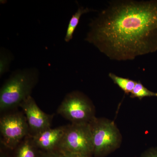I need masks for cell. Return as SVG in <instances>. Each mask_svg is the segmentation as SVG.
<instances>
[{
	"instance_id": "1",
	"label": "cell",
	"mask_w": 157,
	"mask_h": 157,
	"mask_svg": "<svg viewBox=\"0 0 157 157\" xmlns=\"http://www.w3.org/2000/svg\"><path fill=\"white\" fill-rule=\"evenodd\" d=\"M86 40L111 59L132 60L157 50V1H116L90 24Z\"/></svg>"
},
{
	"instance_id": "2",
	"label": "cell",
	"mask_w": 157,
	"mask_h": 157,
	"mask_svg": "<svg viewBox=\"0 0 157 157\" xmlns=\"http://www.w3.org/2000/svg\"><path fill=\"white\" fill-rule=\"evenodd\" d=\"M38 79L39 72L35 68L17 70L12 73L0 90L1 112L19 107L31 96Z\"/></svg>"
},
{
	"instance_id": "3",
	"label": "cell",
	"mask_w": 157,
	"mask_h": 157,
	"mask_svg": "<svg viewBox=\"0 0 157 157\" xmlns=\"http://www.w3.org/2000/svg\"><path fill=\"white\" fill-rule=\"evenodd\" d=\"M90 124L94 156L104 157L119 148L122 137L114 121L105 118L95 117Z\"/></svg>"
},
{
	"instance_id": "4",
	"label": "cell",
	"mask_w": 157,
	"mask_h": 157,
	"mask_svg": "<svg viewBox=\"0 0 157 157\" xmlns=\"http://www.w3.org/2000/svg\"><path fill=\"white\" fill-rule=\"evenodd\" d=\"M57 112L71 124L90 123L96 117L92 102L84 94L78 91L66 96Z\"/></svg>"
},
{
	"instance_id": "5",
	"label": "cell",
	"mask_w": 157,
	"mask_h": 157,
	"mask_svg": "<svg viewBox=\"0 0 157 157\" xmlns=\"http://www.w3.org/2000/svg\"><path fill=\"white\" fill-rule=\"evenodd\" d=\"M56 151L93 155L90 124L71 123L66 125L64 134Z\"/></svg>"
},
{
	"instance_id": "6",
	"label": "cell",
	"mask_w": 157,
	"mask_h": 157,
	"mask_svg": "<svg viewBox=\"0 0 157 157\" xmlns=\"http://www.w3.org/2000/svg\"><path fill=\"white\" fill-rule=\"evenodd\" d=\"M1 142L6 148L14 150L30 131L26 118L21 112L7 113L0 119Z\"/></svg>"
},
{
	"instance_id": "7",
	"label": "cell",
	"mask_w": 157,
	"mask_h": 157,
	"mask_svg": "<svg viewBox=\"0 0 157 157\" xmlns=\"http://www.w3.org/2000/svg\"><path fill=\"white\" fill-rule=\"evenodd\" d=\"M19 107L22 109L25 116L29 128L30 134L32 136L51 128L53 115L43 112L32 96L22 102Z\"/></svg>"
},
{
	"instance_id": "8",
	"label": "cell",
	"mask_w": 157,
	"mask_h": 157,
	"mask_svg": "<svg viewBox=\"0 0 157 157\" xmlns=\"http://www.w3.org/2000/svg\"><path fill=\"white\" fill-rule=\"evenodd\" d=\"M66 129V125L46 129L33 136L34 142L41 151H56L64 134Z\"/></svg>"
},
{
	"instance_id": "9",
	"label": "cell",
	"mask_w": 157,
	"mask_h": 157,
	"mask_svg": "<svg viewBox=\"0 0 157 157\" xmlns=\"http://www.w3.org/2000/svg\"><path fill=\"white\" fill-rule=\"evenodd\" d=\"M14 151V157H39L41 152L30 134L20 143Z\"/></svg>"
},
{
	"instance_id": "10",
	"label": "cell",
	"mask_w": 157,
	"mask_h": 157,
	"mask_svg": "<svg viewBox=\"0 0 157 157\" xmlns=\"http://www.w3.org/2000/svg\"><path fill=\"white\" fill-rule=\"evenodd\" d=\"M92 11V9L87 8H84L83 7H78L77 11L73 15L70 20L65 37V42H69L73 39V34L78 25L79 20L82 15Z\"/></svg>"
},
{
	"instance_id": "11",
	"label": "cell",
	"mask_w": 157,
	"mask_h": 157,
	"mask_svg": "<svg viewBox=\"0 0 157 157\" xmlns=\"http://www.w3.org/2000/svg\"><path fill=\"white\" fill-rule=\"evenodd\" d=\"M109 76L113 82L117 85L127 94L132 93L137 82L129 78L117 76L115 74L112 73H109Z\"/></svg>"
},
{
	"instance_id": "12",
	"label": "cell",
	"mask_w": 157,
	"mask_h": 157,
	"mask_svg": "<svg viewBox=\"0 0 157 157\" xmlns=\"http://www.w3.org/2000/svg\"><path fill=\"white\" fill-rule=\"evenodd\" d=\"M157 97V93L153 92L145 87L140 82H137L134 89L131 94L132 98H137L141 100L145 97Z\"/></svg>"
},
{
	"instance_id": "13",
	"label": "cell",
	"mask_w": 157,
	"mask_h": 157,
	"mask_svg": "<svg viewBox=\"0 0 157 157\" xmlns=\"http://www.w3.org/2000/svg\"><path fill=\"white\" fill-rule=\"evenodd\" d=\"M12 55L6 49L2 48L0 51V76L9 71L12 60Z\"/></svg>"
},
{
	"instance_id": "14",
	"label": "cell",
	"mask_w": 157,
	"mask_h": 157,
	"mask_svg": "<svg viewBox=\"0 0 157 157\" xmlns=\"http://www.w3.org/2000/svg\"><path fill=\"white\" fill-rule=\"evenodd\" d=\"M58 151L59 157H93L92 155H85L76 153Z\"/></svg>"
},
{
	"instance_id": "15",
	"label": "cell",
	"mask_w": 157,
	"mask_h": 157,
	"mask_svg": "<svg viewBox=\"0 0 157 157\" xmlns=\"http://www.w3.org/2000/svg\"><path fill=\"white\" fill-rule=\"evenodd\" d=\"M140 157H157V147H151L144 152Z\"/></svg>"
},
{
	"instance_id": "16",
	"label": "cell",
	"mask_w": 157,
	"mask_h": 157,
	"mask_svg": "<svg viewBox=\"0 0 157 157\" xmlns=\"http://www.w3.org/2000/svg\"><path fill=\"white\" fill-rule=\"evenodd\" d=\"M39 157H59L58 151H41Z\"/></svg>"
},
{
	"instance_id": "17",
	"label": "cell",
	"mask_w": 157,
	"mask_h": 157,
	"mask_svg": "<svg viewBox=\"0 0 157 157\" xmlns=\"http://www.w3.org/2000/svg\"><path fill=\"white\" fill-rule=\"evenodd\" d=\"M0 157H8V156H7V154L2 150V149L1 150V153H0Z\"/></svg>"
}]
</instances>
